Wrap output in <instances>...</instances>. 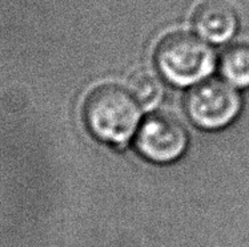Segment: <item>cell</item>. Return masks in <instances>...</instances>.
I'll return each instance as SVG.
<instances>
[{
    "instance_id": "6da1fadb",
    "label": "cell",
    "mask_w": 249,
    "mask_h": 247,
    "mask_svg": "<svg viewBox=\"0 0 249 247\" xmlns=\"http://www.w3.org/2000/svg\"><path fill=\"white\" fill-rule=\"evenodd\" d=\"M83 116L88 131L97 140L124 145L138 132L142 108L129 89L117 84H104L88 95Z\"/></svg>"
},
{
    "instance_id": "7a4b0ae2",
    "label": "cell",
    "mask_w": 249,
    "mask_h": 247,
    "mask_svg": "<svg viewBox=\"0 0 249 247\" xmlns=\"http://www.w3.org/2000/svg\"><path fill=\"white\" fill-rule=\"evenodd\" d=\"M159 72L178 86L196 85L214 68V55L201 39L188 32H173L159 43L155 53Z\"/></svg>"
},
{
    "instance_id": "3957f363",
    "label": "cell",
    "mask_w": 249,
    "mask_h": 247,
    "mask_svg": "<svg viewBox=\"0 0 249 247\" xmlns=\"http://www.w3.org/2000/svg\"><path fill=\"white\" fill-rule=\"evenodd\" d=\"M185 109L195 125L205 131H217L237 117L241 99L229 82L211 79L198 82L189 91Z\"/></svg>"
},
{
    "instance_id": "277c9868",
    "label": "cell",
    "mask_w": 249,
    "mask_h": 247,
    "mask_svg": "<svg viewBox=\"0 0 249 247\" xmlns=\"http://www.w3.org/2000/svg\"><path fill=\"white\" fill-rule=\"evenodd\" d=\"M135 147L142 158L155 164L178 161L188 147V133L176 117L153 113L140 124Z\"/></svg>"
},
{
    "instance_id": "5b68a950",
    "label": "cell",
    "mask_w": 249,
    "mask_h": 247,
    "mask_svg": "<svg viewBox=\"0 0 249 247\" xmlns=\"http://www.w3.org/2000/svg\"><path fill=\"white\" fill-rule=\"evenodd\" d=\"M192 24L201 39L213 44H221L234 35L239 19L228 1L204 0L195 10Z\"/></svg>"
},
{
    "instance_id": "8992f818",
    "label": "cell",
    "mask_w": 249,
    "mask_h": 247,
    "mask_svg": "<svg viewBox=\"0 0 249 247\" xmlns=\"http://www.w3.org/2000/svg\"><path fill=\"white\" fill-rule=\"evenodd\" d=\"M224 80L234 88L249 86V46L239 44L225 50L220 59Z\"/></svg>"
},
{
    "instance_id": "52a82bcc",
    "label": "cell",
    "mask_w": 249,
    "mask_h": 247,
    "mask_svg": "<svg viewBox=\"0 0 249 247\" xmlns=\"http://www.w3.org/2000/svg\"><path fill=\"white\" fill-rule=\"evenodd\" d=\"M129 92L140 105H153L161 96V84L149 72H138L129 80Z\"/></svg>"
}]
</instances>
